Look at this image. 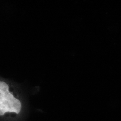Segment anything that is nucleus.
I'll return each instance as SVG.
<instances>
[{
  "mask_svg": "<svg viewBox=\"0 0 121 121\" xmlns=\"http://www.w3.org/2000/svg\"><path fill=\"white\" fill-rule=\"evenodd\" d=\"M21 108L20 101L15 98L9 91V86L4 82H0V115L6 112L18 114Z\"/></svg>",
  "mask_w": 121,
  "mask_h": 121,
  "instance_id": "f257e3e1",
  "label": "nucleus"
}]
</instances>
